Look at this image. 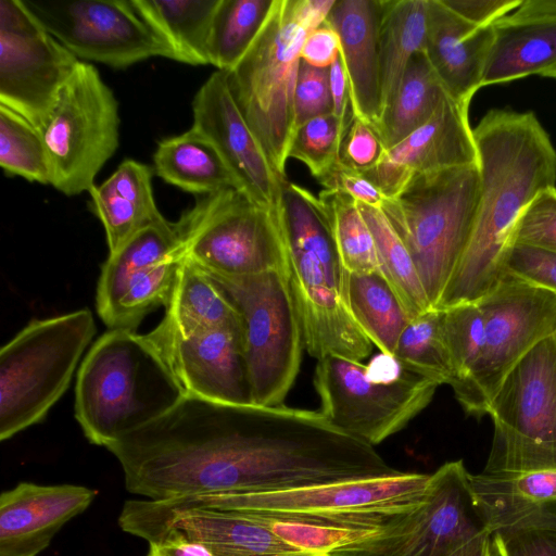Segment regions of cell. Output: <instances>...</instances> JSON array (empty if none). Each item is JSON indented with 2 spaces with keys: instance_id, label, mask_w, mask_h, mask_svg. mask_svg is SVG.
Masks as SVG:
<instances>
[{
  "instance_id": "cell-55",
  "label": "cell",
  "mask_w": 556,
  "mask_h": 556,
  "mask_svg": "<svg viewBox=\"0 0 556 556\" xmlns=\"http://www.w3.org/2000/svg\"><path fill=\"white\" fill-rule=\"evenodd\" d=\"M541 76L543 77H549V78H555L556 79V64L552 65L551 67H548L547 70H545Z\"/></svg>"
},
{
  "instance_id": "cell-11",
  "label": "cell",
  "mask_w": 556,
  "mask_h": 556,
  "mask_svg": "<svg viewBox=\"0 0 556 556\" xmlns=\"http://www.w3.org/2000/svg\"><path fill=\"white\" fill-rule=\"evenodd\" d=\"M118 102L98 70L79 61L39 128L51 182L67 197L89 191L119 144Z\"/></svg>"
},
{
  "instance_id": "cell-50",
  "label": "cell",
  "mask_w": 556,
  "mask_h": 556,
  "mask_svg": "<svg viewBox=\"0 0 556 556\" xmlns=\"http://www.w3.org/2000/svg\"><path fill=\"white\" fill-rule=\"evenodd\" d=\"M340 52L338 34L325 23L306 36L300 59L312 66L329 68L340 56Z\"/></svg>"
},
{
  "instance_id": "cell-19",
  "label": "cell",
  "mask_w": 556,
  "mask_h": 556,
  "mask_svg": "<svg viewBox=\"0 0 556 556\" xmlns=\"http://www.w3.org/2000/svg\"><path fill=\"white\" fill-rule=\"evenodd\" d=\"M469 106L446 96L425 125L386 150L380 162L362 174L392 198L417 174L477 164Z\"/></svg>"
},
{
  "instance_id": "cell-41",
  "label": "cell",
  "mask_w": 556,
  "mask_h": 556,
  "mask_svg": "<svg viewBox=\"0 0 556 556\" xmlns=\"http://www.w3.org/2000/svg\"><path fill=\"white\" fill-rule=\"evenodd\" d=\"M443 331L451 359V388L463 382L471 372L481 353L484 317L478 302L443 309Z\"/></svg>"
},
{
  "instance_id": "cell-44",
  "label": "cell",
  "mask_w": 556,
  "mask_h": 556,
  "mask_svg": "<svg viewBox=\"0 0 556 556\" xmlns=\"http://www.w3.org/2000/svg\"><path fill=\"white\" fill-rule=\"evenodd\" d=\"M513 244H523L556 253V187L541 192L517 223Z\"/></svg>"
},
{
  "instance_id": "cell-35",
  "label": "cell",
  "mask_w": 556,
  "mask_h": 556,
  "mask_svg": "<svg viewBox=\"0 0 556 556\" xmlns=\"http://www.w3.org/2000/svg\"><path fill=\"white\" fill-rule=\"evenodd\" d=\"M372 233L379 271L392 288L412 319L430 309L416 265L381 208L358 203Z\"/></svg>"
},
{
  "instance_id": "cell-1",
  "label": "cell",
  "mask_w": 556,
  "mask_h": 556,
  "mask_svg": "<svg viewBox=\"0 0 556 556\" xmlns=\"http://www.w3.org/2000/svg\"><path fill=\"white\" fill-rule=\"evenodd\" d=\"M480 194L464 254L437 306L479 301L501 280L518 220L556 187V150L535 114L492 109L472 129Z\"/></svg>"
},
{
  "instance_id": "cell-14",
  "label": "cell",
  "mask_w": 556,
  "mask_h": 556,
  "mask_svg": "<svg viewBox=\"0 0 556 556\" xmlns=\"http://www.w3.org/2000/svg\"><path fill=\"white\" fill-rule=\"evenodd\" d=\"M430 475L399 471L263 492L215 493L176 497L194 505L256 514L314 516L400 515L422 502Z\"/></svg>"
},
{
  "instance_id": "cell-42",
  "label": "cell",
  "mask_w": 556,
  "mask_h": 556,
  "mask_svg": "<svg viewBox=\"0 0 556 556\" xmlns=\"http://www.w3.org/2000/svg\"><path fill=\"white\" fill-rule=\"evenodd\" d=\"M346 130L333 113L315 117L298 128L289 149L319 180L340 163V148Z\"/></svg>"
},
{
  "instance_id": "cell-4",
  "label": "cell",
  "mask_w": 556,
  "mask_h": 556,
  "mask_svg": "<svg viewBox=\"0 0 556 556\" xmlns=\"http://www.w3.org/2000/svg\"><path fill=\"white\" fill-rule=\"evenodd\" d=\"M479 194L473 164L417 174L381 206L412 255L431 308L467 247Z\"/></svg>"
},
{
  "instance_id": "cell-10",
  "label": "cell",
  "mask_w": 556,
  "mask_h": 556,
  "mask_svg": "<svg viewBox=\"0 0 556 556\" xmlns=\"http://www.w3.org/2000/svg\"><path fill=\"white\" fill-rule=\"evenodd\" d=\"M488 415L493 438L484 471L556 469V332L510 370Z\"/></svg>"
},
{
  "instance_id": "cell-31",
  "label": "cell",
  "mask_w": 556,
  "mask_h": 556,
  "mask_svg": "<svg viewBox=\"0 0 556 556\" xmlns=\"http://www.w3.org/2000/svg\"><path fill=\"white\" fill-rule=\"evenodd\" d=\"M427 0H382L378 62L382 110L395 94L415 53L425 50Z\"/></svg>"
},
{
  "instance_id": "cell-29",
  "label": "cell",
  "mask_w": 556,
  "mask_h": 556,
  "mask_svg": "<svg viewBox=\"0 0 556 556\" xmlns=\"http://www.w3.org/2000/svg\"><path fill=\"white\" fill-rule=\"evenodd\" d=\"M177 224L166 218L130 237L101 266L97 286V312L104 321L114 311L127 287L154 266L180 256Z\"/></svg>"
},
{
  "instance_id": "cell-40",
  "label": "cell",
  "mask_w": 556,
  "mask_h": 556,
  "mask_svg": "<svg viewBox=\"0 0 556 556\" xmlns=\"http://www.w3.org/2000/svg\"><path fill=\"white\" fill-rule=\"evenodd\" d=\"M181 258L177 256L167 260L134 280L103 321L108 328L136 331L149 313L159 306H165L175 286Z\"/></svg>"
},
{
  "instance_id": "cell-21",
  "label": "cell",
  "mask_w": 556,
  "mask_h": 556,
  "mask_svg": "<svg viewBox=\"0 0 556 556\" xmlns=\"http://www.w3.org/2000/svg\"><path fill=\"white\" fill-rule=\"evenodd\" d=\"M75 484L21 482L0 496V556H37L71 519L96 497Z\"/></svg>"
},
{
  "instance_id": "cell-18",
  "label": "cell",
  "mask_w": 556,
  "mask_h": 556,
  "mask_svg": "<svg viewBox=\"0 0 556 556\" xmlns=\"http://www.w3.org/2000/svg\"><path fill=\"white\" fill-rule=\"evenodd\" d=\"M192 127L215 147L254 203L281 207V179L271 168L229 87L227 72L216 71L192 100Z\"/></svg>"
},
{
  "instance_id": "cell-2",
  "label": "cell",
  "mask_w": 556,
  "mask_h": 556,
  "mask_svg": "<svg viewBox=\"0 0 556 556\" xmlns=\"http://www.w3.org/2000/svg\"><path fill=\"white\" fill-rule=\"evenodd\" d=\"M185 395L146 334L109 329L79 366L75 417L90 443L108 448L168 413Z\"/></svg>"
},
{
  "instance_id": "cell-5",
  "label": "cell",
  "mask_w": 556,
  "mask_h": 556,
  "mask_svg": "<svg viewBox=\"0 0 556 556\" xmlns=\"http://www.w3.org/2000/svg\"><path fill=\"white\" fill-rule=\"evenodd\" d=\"M96 330L92 313L81 308L34 319L1 348V441L46 418L67 390Z\"/></svg>"
},
{
  "instance_id": "cell-3",
  "label": "cell",
  "mask_w": 556,
  "mask_h": 556,
  "mask_svg": "<svg viewBox=\"0 0 556 556\" xmlns=\"http://www.w3.org/2000/svg\"><path fill=\"white\" fill-rule=\"evenodd\" d=\"M281 215L289 252L288 280L306 351L317 361L328 355L364 361L374 344L351 314L348 273L318 198L286 179L281 184Z\"/></svg>"
},
{
  "instance_id": "cell-15",
  "label": "cell",
  "mask_w": 556,
  "mask_h": 556,
  "mask_svg": "<svg viewBox=\"0 0 556 556\" xmlns=\"http://www.w3.org/2000/svg\"><path fill=\"white\" fill-rule=\"evenodd\" d=\"M78 63L22 0H0V104L39 129Z\"/></svg>"
},
{
  "instance_id": "cell-39",
  "label": "cell",
  "mask_w": 556,
  "mask_h": 556,
  "mask_svg": "<svg viewBox=\"0 0 556 556\" xmlns=\"http://www.w3.org/2000/svg\"><path fill=\"white\" fill-rule=\"evenodd\" d=\"M0 166L30 182L50 185L51 173L40 130L25 117L0 104Z\"/></svg>"
},
{
  "instance_id": "cell-27",
  "label": "cell",
  "mask_w": 556,
  "mask_h": 556,
  "mask_svg": "<svg viewBox=\"0 0 556 556\" xmlns=\"http://www.w3.org/2000/svg\"><path fill=\"white\" fill-rule=\"evenodd\" d=\"M216 328L241 329L239 315L208 275L182 257L164 317L146 336L162 341Z\"/></svg>"
},
{
  "instance_id": "cell-20",
  "label": "cell",
  "mask_w": 556,
  "mask_h": 556,
  "mask_svg": "<svg viewBox=\"0 0 556 556\" xmlns=\"http://www.w3.org/2000/svg\"><path fill=\"white\" fill-rule=\"evenodd\" d=\"M150 341L186 395L215 403L253 405L241 329L216 328L187 338Z\"/></svg>"
},
{
  "instance_id": "cell-47",
  "label": "cell",
  "mask_w": 556,
  "mask_h": 556,
  "mask_svg": "<svg viewBox=\"0 0 556 556\" xmlns=\"http://www.w3.org/2000/svg\"><path fill=\"white\" fill-rule=\"evenodd\" d=\"M498 556H556V527H528L493 534Z\"/></svg>"
},
{
  "instance_id": "cell-48",
  "label": "cell",
  "mask_w": 556,
  "mask_h": 556,
  "mask_svg": "<svg viewBox=\"0 0 556 556\" xmlns=\"http://www.w3.org/2000/svg\"><path fill=\"white\" fill-rule=\"evenodd\" d=\"M319 184L324 189L338 190L353 198L357 203L381 208L386 195L362 173L348 168L341 163L328 172Z\"/></svg>"
},
{
  "instance_id": "cell-16",
  "label": "cell",
  "mask_w": 556,
  "mask_h": 556,
  "mask_svg": "<svg viewBox=\"0 0 556 556\" xmlns=\"http://www.w3.org/2000/svg\"><path fill=\"white\" fill-rule=\"evenodd\" d=\"M489 532L462 459L430 475L422 502L377 539L344 556H448L466 541ZM490 533V532H489Z\"/></svg>"
},
{
  "instance_id": "cell-33",
  "label": "cell",
  "mask_w": 556,
  "mask_h": 556,
  "mask_svg": "<svg viewBox=\"0 0 556 556\" xmlns=\"http://www.w3.org/2000/svg\"><path fill=\"white\" fill-rule=\"evenodd\" d=\"M446 96L425 51L415 53L395 94L374 126L386 150L425 125Z\"/></svg>"
},
{
  "instance_id": "cell-46",
  "label": "cell",
  "mask_w": 556,
  "mask_h": 556,
  "mask_svg": "<svg viewBox=\"0 0 556 556\" xmlns=\"http://www.w3.org/2000/svg\"><path fill=\"white\" fill-rule=\"evenodd\" d=\"M386 148L372 125L354 115L341 143L340 163L359 173L375 167Z\"/></svg>"
},
{
  "instance_id": "cell-38",
  "label": "cell",
  "mask_w": 556,
  "mask_h": 556,
  "mask_svg": "<svg viewBox=\"0 0 556 556\" xmlns=\"http://www.w3.org/2000/svg\"><path fill=\"white\" fill-rule=\"evenodd\" d=\"M393 357L407 370L450 386L453 370L443 331V309L430 308L409 319Z\"/></svg>"
},
{
  "instance_id": "cell-6",
  "label": "cell",
  "mask_w": 556,
  "mask_h": 556,
  "mask_svg": "<svg viewBox=\"0 0 556 556\" xmlns=\"http://www.w3.org/2000/svg\"><path fill=\"white\" fill-rule=\"evenodd\" d=\"M314 387L320 400L319 413L328 422L374 446L421 413L440 384L381 353L368 365L325 356L317 361Z\"/></svg>"
},
{
  "instance_id": "cell-45",
  "label": "cell",
  "mask_w": 556,
  "mask_h": 556,
  "mask_svg": "<svg viewBox=\"0 0 556 556\" xmlns=\"http://www.w3.org/2000/svg\"><path fill=\"white\" fill-rule=\"evenodd\" d=\"M504 274L556 294L555 252L513 244L505 258Z\"/></svg>"
},
{
  "instance_id": "cell-25",
  "label": "cell",
  "mask_w": 556,
  "mask_h": 556,
  "mask_svg": "<svg viewBox=\"0 0 556 556\" xmlns=\"http://www.w3.org/2000/svg\"><path fill=\"white\" fill-rule=\"evenodd\" d=\"M382 0H336L326 20L339 36L355 116L375 126L382 112L378 28Z\"/></svg>"
},
{
  "instance_id": "cell-17",
  "label": "cell",
  "mask_w": 556,
  "mask_h": 556,
  "mask_svg": "<svg viewBox=\"0 0 556 556\" xmlns=\"http://www.w3.org/2000/svg\"><path fill=\"white\" fill-rule=\"evenodd\" d=\"M118 525L124 532L148 543L175 531L204 545L214 556H325L287 543L249 513L194 505L180 498L128 500Z\"/></svg>"
},
{
  "instance_id": "cell-9",
  "label": "cell",
  "mask_w": 556,
  "mask_h": 556,
  "mask_svg": "<svg viewBox=\"0 0 556 556\" xmlns=\"http://www.w3.org/2000/svg\"><path fill=\"white\" fill-rule=\"evenodd\" d=\"M206 274L239 315L252 404L281 405L298 377L305 348L288 276Z\"/></svg>"
},
{
  "instance_id": "cell-36",
  "label": "cell",
  "mask_w": 556,
  "mask_h": 556,
  "mask_svg": "<svg viewBox=\"0 0 556 556\" xmlns=\"http://www.w3.org/2000/svg\"><path fill=\"white\" fill-rule=\"evenodd\" d=\"M274 4L275 0H219L211 26L208 63L230 72L257 38Z\"/></svg>"
},
{
  "instance_id": "cell-24",
  "label": "cell",
  "mask_w": 556,
  "mask_h": 556,
  "mask_svg": "<svg viewBox=\"0 0 556 556\" xmlns=\"http://www.w3.org/2000/svg\"><path fill=\"white\" fill-rule=\"evenodd\" d=\"M478 509L491 534L556 527V469L470 473Z\"/></svg>"
},
{
  "instance_id": "cell-43",
  "label": "cell",
  "mask_w": 556,
  "mask_h": 556,
  "mask_svg": "<svg viewBox=\"0 0 556 556\" xmlns=\"http://www.w3.org/2000/svg\"><path fill=\"white\" fill-rule=\"evenodd\" d=\"M331 113L329 68L315 67L300 59L294 89V134L306 122Z\"/></svg>"
},
{
  "instance_id": "cell-30",
  "label": "cell",
  "mask_w": 556,
  "mask_h": 556,
  "mask_svg": "<svg viewBox=\"0 0 556 556\" xmlns=\"http://www.w3.org/2000/svg\"><path fill=\"white\" fill-rule=\"evenodd\" d=\"M153 165L165 182L200 197L229 188L241 191L215 147L193 127L159 141Z\"/></svg>"
},
{
  "instance_id": "cell-32",
  "label": "cell",
  "mask_w": 556,
  "mask_h": 556,
  "mask_svg": "<svg viewBox=\"0 0 556 556\" xmlns=\"http://www.w3.org/2000/svg\"><path fill=\"white\" fill-rule=\"evenodd\" d=\"M219 0H132L135 8L167 43L174 61L208 63V39Z\"/></svg>"
},
{
  "instance_id": "cell-12",
  "label": "cell",
  "mask_w": 556,
  "mask_h": 556,
  "mask_svg": "<svg viewBox=\"0 0 556 556\" xmlns=\"http://www.w3.org/2000/svg\"><path fill=\"white\" fill-rule=\"evenodd\" d=\"M477 302L484 317L481 353L469 376L452 390L465 414L480 419L510 370L556 332V294L504 274Z\"/></svg>"
},
{
  "instance_id": "cell-8",
  "label": "cell",
  "mask_w": 556,
  "mask_h": 556,
  "mask_svg": "<svg viewBox=\"0 0 556 556\" xmlns=\"http://www.w3.org/2000/svg\"><path fill=\"white\" fill-rule=\"evenodd\" d=\"M308 33L289 0H275L270 15L240 62L227 72L231 93L271 168L286 177L294 135V89Z\"/></svg>"
},
{
  "instance_id": "cell-51",
  "label": "cell",
  "mask_w": 556,
  "mask_h": 556,
  "mask_svg": "<svg viewBox=\"0 0 556 556\" xmlns=\"http://www.w3.org/2000/svg\"><path fill=\"white\" fill-rule=\"evenodd\" d=\"M329 74L333 114L341 126L348 130L354 113L351 105L349 80L341 55L329 67Z\"/></svg>"
},
{
  "instance_id": "cell-22",
  "label": "cell",
  "mask_w": 556,
  "mask_h": 556,
  "mask_svg": "<svg viewBox=\"0 0 556 556\" xmlns=\"http://www.w3.org/2000/svg\"><path fill=\"white\" fill-rule=\"evenodd\" d=\"M494 26L473 25L442 0H427L425 53L447 96L470 104L482 88Z\"/></svg>"
},
{
  "instance_id": "cell-49",
  "label": "cell",
  "mask_w": 556,
  "mask_h": 556,
  "mask_svg": "<svg viewBox=\"0 0 556 556\" xmlns=\"http://www.w3.org/2000/svg\"><path fill=\"white\" fill-rule=\"evenodd\" d=\"M467 22L483 27L492 26L513 12L522 0H442Z\"/></svg>"
},
{
  "instance_id": "cell-13",
  "label": "cell",
  "mask_w": 556,
  "mask_h": 556,
  "mask_svg": "<svg viewBox=\"0 0 556 556\" xmlns=\"http://www.w3.org/2000/svg\"><path fill=\"white\" fill-rule=\"evenodd\" d=\"M33 17L79 61L126 68L161 56L167 43L144 21L132 0H22Z\"/></svg>"
},
{
  "instance_id": "cell-26",
  "label": "cell",
  "mask_w": 556,
  "mask_h": 556,
  "mask_svg": "<svg viewBox=\"0 0 556 556\" xmlns=\"http://www.w3.org/2000/svg\"><path fill=\"white\" fill-rule=\"evenodd\" d=\"M88 192L90 210L104 228L109 254L140 229L165 218L154 200L152 169L141 162L124 160L106 180Z\"/></svg>"
},
{
  "instance_id": "cell-53",
  "label": "cell",
  "mask_w": 556,
  "mask_h": 556,
  "mask_svg": "<svg viewBox=\"0 0 556 556\" xmlns=\"http://www.w3.org/2000/svg\"><path fill=\"white\" fill-rule=\"evenodd\" d=\"M336 0H289L295 21L309 34L325 24Z\"/></svg>"
},
{
  "instance_id": "cell-7",
  "label": "cell",
  "mask_w": 556,
  "mask_h": 556,
  "mask_svg": "<svg viewBox=\"0 0 556 556\" xmlns=\"http://www.w3.org/2000/svg\"><path fill=\"white\" fill-rule=\"evenodd\" d=\"M176 224L181 257L206 273L243 277L278 271L288 276L281 207L258 205L229 188L200 197Z\"/></svg>"
},
{
  "instance_id": "cell-34",
  "label": "cell",
  "mask_w": 556,
  "mask_h": 556,
  "mask_svg": "<svg viewBox=\"0 0 556 556\" xmlns=\"http://www.w3.org/2000/svg\"><path fill=\"white\" fill-rule=\"evenodd\" d=\"M346 296L351 314L366 337L382 354L393 356L410 318L380 271L348 273Z\"/></svg>"
},
{
  "instance_id": "cell-52",
  "label": "cell",
  "mask_w": 556,
  "mask_h": 556,
  "mask_svg": "<svg viewBox=\"0 0 556 556\" xmlns=\"http://www.w3.org/2000/svg\"><path fill=\"white\" fill-rule=\"evenodd\" d=\"M147 556H214L204 545L168 531L149 543Z\"/></svg>"
},
{
  "instance_id": "cell-56",
  "label": "cell",
  "mask_w": 556,
  "mask_h": 556,
  "mask_svg": "<svg viewBox=\"0 0 556 556\" xmlns=\"http://www.w3.org/2000/svg\"><path fill=\"white\" fill-rule=\"evenodd\" d=\"M325 556H344V555L340 554V553H334V554H329V555H325Z\"/></svg>"
},
{
  "instance_id": "cell-54",
  "label": "cell",
  "mask_w": 556,
  "mask_h": 556,
  "mask_svg": "<svg viewBox=\"0 0 556 556\" xmlns=\"http://www.w3.org/2000/svg\"><path fill=\"white\" fill-rule=\"evenodd\" d=\"M448 556H498L493 534L485 532L477 535L454 549Z\"/></svg>"
},
{
  "instance_id": "cell-28",
  "label": "cell",
  "mask_w": 556,
  "mask_h": 556,
  "mask_svg": "<svg viewBox=\"0 0 556 556\" xmlns=\"http://www.w3.org/2000/svg\"><path fill=\"white\" fill-rule=\"evenodd\" d=\"M249 514L287 543L306 552L329 555L377 539L407 513L353 516Z\"/></svg>"
},
{
  "instance_id": "cell-37",
  "label": "cell",
  "mask_w": 556,
  "mask_h": 556,
  "mask_svg": "<svg viewBox=\"0 0 556 556\" xmlns=\"http://www.w3.org/2000/svg\"><path fill=\"white\" fill-rule=\"evenodd\" d=\"M317 198L345 271H378L375 240L358 203L350 195L330 189H323Z\"/></svg>"
},
{
  "instance_id": "cell-23",
  "label": "cell",
  "mask_w": 556,
  "mask_h": 556,
  "mask_svg": "<svg viewBox=\"0 0 556 556\" xmlns=\"http://www.w3.org/2000/svg\"><path fill=\"white\" fill-rule=\"evenodd\" d=\"M493 26L482 87L541 75L556 64V0H522Z\"/></svg>"
}]
</instances>
